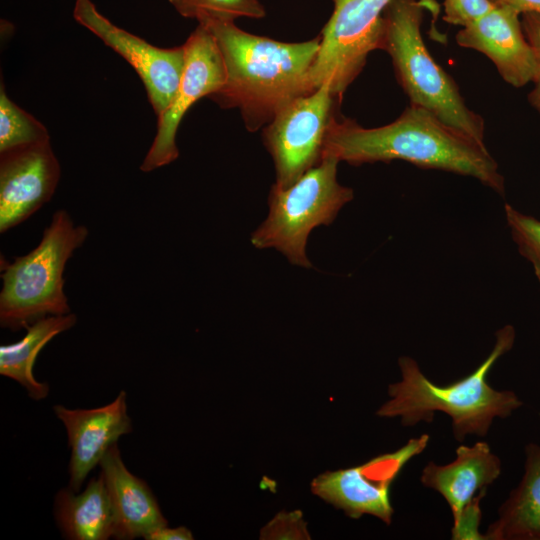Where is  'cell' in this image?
I'll return each mask as SVG.
<instances>
[{
	"instance_id": "cell-1",
	"label": "cell",
	"mask_w": 540,
	"mask_h": 540,
	"mask_svg": "<svg viewBox=\"0 0 540 540\" xmlns=\"http://www.w3.org/2000/svg\"><path fill=\"white\" fill-rule=\"evenodd\" d=\"M323 156H333L353 166L403 160L423 169L470 176L501 195L505 192L504 177L485 143L413 104L395 121L375 128L334 115L326 133Z\"/></svg>"
},
{
	"instance_id": "cell-2",
	"label": "cell",
	"mask_w": 540,
	"mask_h": 540,
	"mask_svg": "<svg viewBox=\"0 0 540 540\" xmlns=\"http://www.w3.org/2000/svg\"><path fill=\"white\" fill-rule=\"evenodd\" d=\"M221 52L226 79L208 98L223 109L237 108L245 127L255 132L293 99L315 89L310 71L321 36L288 43L248 33L230 20H206Z\"/></svg>"
},
{
	"instance_id": "cell-3",
	"label": "cell",
	"mask_w": 540,
	"mask_h": 540,
	"mask_svg": "<svg viewBox=\"0 0 540 540\" xmlns=\"http://www.w3.org/2000/svg\"><path fill=\"white\" fill-rule=\"evenodd\" d=\"M495 336L492 351L472 373L443 386L430 381L414 359L400 357L402 380L389 385L391 399L376 414L400 416L403 426H413L421 421L431 423L439 411L451 417L457 441H463L467 434L486 436L495 417L506 418L523 405L513 391L495 390L487 381L493 365L512 349L515 329L506 325Z\"/></svg>"
},
{
	"instance_id": "cell-4",
	"label": "cell",
	"mask_w": 540,
	"mask_h": 540,
	"mask_svg": "<svg viewBox=\"0 0 540 540\" xmlns=\"http://www.w3.org/2000/svg\"><path fill=\"white\" fill-rule=\"evenodd\" d=\"M422 0H391L383 12L379 50L391 57L409 104L421 106L447 125L484 143L485 123L471 110L454 79L434 60L421 35Z\"/></svg>"
},
{
	"instance_id": "cell-5",
	"label": "cell",
	"mask_w": 540,
	"mask_h": 540,
	"mask_svg": "<svg viewBox=\"0 0 540 540\" xmlns=\"http://www.w3.org/2000/svg\"><path fill=\"white\" fill-rule=\"evenodd\" d=\"M69 213L57 210L39 244L13 262L1 260L0 324L17 331L49 315L70 313L63 272L74 251L88 236Z\"/></svg>"
},
{
	"instance_id": "cell-6",
	"label": "cell",
	"mask_w": 540,
	"mask_h": 540,
	"mask_svg": "<svg viewBox=\"0 0 540 540\" xmlns=\"http://www.w3.org/2000/svg\"><path fill=\"white\" fill-rule=\"evenodd\" d=\"M340 161L323 156L321 161L287 188L273 184L266 219L251 235L259 249L274 248L293 265L311 268L306 245L311 231L331 224L341 208L353 199V190L337 181Z\"/></svg>"
},
{
	"instance_id": "cell-7",
	"label": "cell",
	"mask_w": 540,
	"mask_h": 540,
	"mask_svg": "<svg viewBox=\"0 0 540 540\" xmlns=\"http://www.w3.org/2000/svg\"><path fill=\"white\" fill-rule=\"evenodd\" d=\"M391 0H332L333 12L320 34L319 51L310 71L316 90L328 84L340 99L380 47L383 12Z\"/></svg>"
},
{
	"instance_id": "cell-8",
	"label": "cell",
	"mask_w": 540,
	"mask_h": 540,
	"mask_svg": "<svg viewBox=\"0 0 540 540\" xmlns=\"http://www.w3.org/2000/svg\"><path fill=\"white\" fill-rule=\"evenodd\" d=\"M339 100L328 84L283 106L263 128L272 156L275 185L287 188L322 159L326 133Z\"/></svg>"
},
{
	"instance_id": "cell-9",
	"label": "cell",
	"mask_w": 540,
	"mask_h": 540,
	"mask_svg": "<svg viewBox=\"0 0 540 540\" xmlns=\"http://www.w3.org/2000/svg\"><path fill=\"white\" fill-rule=\"evenodd\" d=\"M429 439L428 434H423L362 465L324 472L312 481L311 490L353 519L370 514L389 525L394 513L391 485L403 467L424 451Z\"/></svg>"
},
{
	"instance_id": "cell-10",
	"label": "cell",
	"mask_w": 540,
	"mask_h": 540,
	"mask_svg": "<svg viewBox=\"0 0 540 540\" xmlns=\"http://www.w3.org/2000/svg\"><path fill=\"white\" fill-rule=\"evenodd\" d=\"M185 65L178 90L164 113L157 118V132L140 170L151 172L179 156L176 134L184 115L202 97H209L225 82L221 52L211 32L201 24L183 44Z\"/></svg>"
},
{
	"instance_id": "cell-11",
	"label": "cell",
	"mask_w": 540,
	"mask_h": 540,
	"mask_svg": "<svg viewBox=\"0 0 540 540\" xmlns=\"http://www.w3.org/2000/svg\"><path fill=\"white\" fill-rule=\"evenodd\" d=\"M74 19L121 55L141 78L160 117L172 102L184 70L185 48H159L114 25L91 0H75Z\"/></svg>"
},
{
	"instance_id": "cell-12",
	"label": "cell",
	"mask_w": 540,
	"mask_h": 540,
	"mask_svg": "<svg viewBox=\"0 0 540 540\" xmlns=\"http://www.w3.org/2000/svg\"><path fill=\"white\" fill-rule=\"evenodd\" d=\"M501 474V461L486 442L461 445L456 458L447 465L429 462L423 469L421 483L440 493L453 515L452 539H484L479 533L480 501L486 488Z\"/></svg>"
},
{
	"instance_id": "cell-13",
	"label": "cell",
	"mask_w": 540,
	"mask_h": 540,
	"mask_svg": "<svg viewBox=\"0 0 540 540\" xmlns=\"http://www.w3.org/2000/svg\"><path fill=\"white\" fill-rule=\"evenodd\" d=\"M61 176L50 140L0 153V232L21 224L53 196Z\"/></svg>"
},
{
	"instance_id": "cell-14",
	"label": "cell",
	"mask_w": 540,
	"mask_h": 540,
	"mask_svg": "<svg viewBox=\"0 0 540 540\" xmlns=\"http://www.w3.org/2000/svg\"><path fill=\"white\" fill-rule=\"evenodd\" d=\"M455 40L459 46L487 56L502 79L513 87L532 82L537 73L534 50L524 34L520 14L508 6H495L462 27Z\"/></svg>"
},
{
	"instance_id": "cell-15",
	"label": "cell",
	"mask_w": 540,
	"mask_h": 540,
	"mask_svg": "<svg viewBox=\"0 0 540 540\" xmlns=\"http://www.w3.org/2000/svg\"><path fill=\"white\" fill-rule=\"evenodd\" d=\"M54 412L67 431L71 447L70 488L77 492L109 448L119 437L132 431L126 393L121 391L111 403L102 407L68 409L56 405Z\"/></svg>"
},
{
	"instance_id": "cell-16",
	"label": "cell",
	"mask_w": 540,
	"mask_h": 540,
	"mask_svg": "<svg viewBox=\"0 0 540 540\" xmlns=\"http://www.w3.org/2000/svg\"><path fill=\"white\" fill-rule=\"evenodd\" d=\"M99 465L114 512L113 538H146L167 526L151 489L126 468L116 444L109 448Z\"/></svg>"
},
{
	"instance_id": "cell-17",
	"label": "cell",
	"mask_w": 540,
	"mask_h": 540,
	"mask_svg": "<svg viewBox=\"0 0 540 540\" xmlns=\"http://www.w3.org/2000/svg\"><path fill=\"white\" fill-rule=\"evenodd\" d=\"M488 540H540V446L525 447L524 474L484 534Z\"/></svg>"
},
{
	"instance_id": "cell-18",
	"label": "cell",
	"mask_w": 540,
	"mask_h": 540,
	"mask_svg": "<svg viewBox=\"0 0 540 540\" xmlns=\"http://www.w3.org/2000/svg\"><path fill=\"white\" fill-rule=\"evenodd\" d=\"M58 525L71 540H106L114 535V512L103 475L93 478L76 494L65 488L55 500Z\"/></svg>"
},
{
	"instance_id": "cell-19",
	"label": "cell",
	"mask_w": 540,
	"mask_h": 540,
	"mask_svg": "<svg viewBox=\"0 0 540 540\" xmlns=\"http://www.w3.org/2000/svg\"><path fill=\"white\" fill-rule=\"evenodd\" d=\"M77 322L75 314L49 315L28 326L25 336L0 347V374L17 381L34 400L44 399L49 388L36 380L33 366L41 349L55 336L72 328Z\"/></svg>"
},
{
	"instance_id": "cell-20",
	"label": "cell",
	"mask_w": 540,
	"mask_h": 540,
	"mask_svg": "<svg viewBox=\"0 0 540 540\" xmlns=\"http://www.w3.org/2000/svg\"><path fill=\"white\" fill-rule=\"evenodd\" d=\"M50 140L46 127L31 114L16 105L0 87V153Z\"/></svg>"
},
{
	"instance_id": "cell-21",
	"label": "cell",
	"mask_w": 540,
	"mask_h": 540,
	"mask_svg": "<svg viewBox=\"0 0 540 540\" xmlns=\"http://www.w3.org/2000/svg\"><path fill=\"white\" fill-rule=\"evenodd\" d=\"M183 17L198 23L216 19L234 21L239 17L259 19L266 11L259 0H169Z\"/></svg>"
},
{
	"instance_id": "cell-22",
	"label": "cell",
	"mask_w": 540,
	"mask_h": 540,
	"mask_svg": "<svg viewBox=\"0 0 540 540\" xmlns=\"http://www.w3.org/2000/svg\"><path fill=\"white\" fill-rule=\"evenodd\" d=\"M505 215L519 253L532 265L540 283V220L505 204Z\"/></svg>"
},
{
	"instance_id": "cell-23",
	"label": "cell",
	"mask_w": 540,
	"mask_h": 540,
	"mask_svg": "<svg viewBox=\"0 0 540 540\" xmlns=\"http://www.w3.org/2000/svg\"><path fill=\"white\" fill-rule=\"evenodd\" d=\"M443 6V20L461 27L473 23L495 7L489 0H444Z\"/></svg>"
},
{
	"instance_id": "cell-24",
	"label": "cell",
	"mask_w": 540,
	"mask_h": 540,
	"mask_svg": "<svg viewBox=\"0 0 540 540\" xmlns=\"http://www.w3.org/2000/svg\"><path fill=\"white\" fill-rule=\"evenodd\" d=\"M521 23L526 39L532 46L537 61V73L528 94L530 105L540 114V15L532 12L521 14Z\"/></svg>"
},
{
	"instance_id": "cell-25",
	"label": "cell",
	"mask_w": 540,
	"mask_h": 540,
	"mask_svg": "<svg viewBox=\"0 0 540 540\" xmlns=\"http://www.w3.org/2000/svg\"><path fill=\"white\" fill-rule=\"evenodd\" d=\"M146 540H191L192 533L186 527L169 528L161 527L150 533Z\"/></svg>"
},
{
	"instance_id": "cell-26",
	"label": "cell",
	"mask_w": 540,
	"mask_h": 540,
	"mask_svg": "<svg viewBox=\"0 0 540 540\" xmlns=\"http://www.w3.org/2000/svg\"><path fill=\"white\" fill-rule=\"evenodd\" d=\"M494 6H508L520 15L532 12L540 15V0H489Z\"/></svg>"
}]
</instances>
